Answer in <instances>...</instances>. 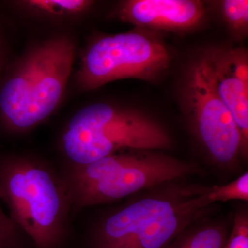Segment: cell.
<instances>
[{"instance_id":"obj_1","label":"cell","mask_w":248,"mask_h":248,"mask_svg":"<svg viewBox=\"0 0 248 248\" xmlns=\"http://www.w3.org/2000/svg\"><path fill=\"white\" fill-rule=\"evenodd\" d=\"M74 46L65 37L34 50L0 86V115L19 130L33 126L55 110L71 74Z\"/></svg>"},{"instance_id":"obj_2","label":"cell","mask_w":248,"mask_h":248,"mask_svg":"<svg viewBox=\"0 0 248 248\" xmlns=\"http://www.w3.org/2000/svg\"><path fill=\"white\" fill-rule=\"evenodd\" d=\"M195 169L184 161L148 151L112 154L90 164L75 165L66 187L75 208H86L190 175Z\"/></svg>"},{"instance_id":"obj_3","label":"cell","mask_w":248,"mask_h":248,"mask_svg":"<svg viewBox=\"0 0 248 248\" xmlns=\"http://www.w3.org/2000/svg\"><path fill=\"white\" fill-rule=\"evenodd\" d=\"M75 164L94 162L122 149H169L172 140L163 126L136 111L97 103L73 116L63 137Z\"/></svg>"},{"instance_id":"obj_4","label":"cell","mask_w":248,"mask_h":248,"mask_svg":"<svg viewBox=\"0 0 248 248\" xmlns=\"http://www.w3.org/2000/svg\"><path fill=\"white\" fill-rule=\"evenodd\" d=\"M205 208L200 198L183 197L179 189L143 197L108 217L93 248H167Z\"/></svg>"},{"instance_id":"obj_5","label":"cell","mask_w":248,"mask_h":248,"mask_svg":"<svg viewBox=\"0 0 248 248\" xmlns=\"http://www.w3.org/2000/svg\"><path fill=\"white\" fill-rule=\"evenodd\" d=\"M1 190L14 220L37 248H56L61 242L66 210L64 187L48 170L19 161L9 165Z\"/></svg>"},{"instance_id":"obj_6","label":"cell","mask_w":248,"mask_h":248,"mask_svg":"<svg viewBox=\"0 0 248 248\" xmlns=\"http://www.w3.org/2000/svg\"><path fill=\"white\" fill-rule=\"evenodd\" d=\"M169 54L159 40L140 32L99 39L86 52L79 73L86 89L125 78L152 79L169 64Z\"/></svg>"},{"instance_id":"obj_7","label":"cell","mask_w":248,"mask_h":248,"mask_svg":"<svg viewBox=\"0 0 248 248\" xmlns=\"http://www.w3.org/2000/svg\"><path fill=\"white\" fill-rule=\"evenodd\" d=\"M187 86L192 124L202 144L216 162L233 164L248 148L232 115L217 94L205 58L192 68Z\"/></svg>"},{"instance_id":"obj_8","label":"cell","mask_w":248,"mask_h":248,"mask_svg":"<svg viewBox=\"0 0 248 248\" xmlns=\"http://www.w3.org/2000/svg\"><path fill=\"white\" fill-rule=\"evenodd\" d=\"M205 58L217 94L232 115L248 148L247 53L241 49H228Z\"/></svg>"},{"instance_id":"obj_9","label":"cell","mask_w":248,"mask_h":248,"mask_svg":"<svg viewBox=\"0 0 248 248\" xmlns=\"http://www.w3.org/2000/svg\"><path fill=\"white\" fill-rule=\"evenodd\" d=\"M204 10L200 1L192 0H133L124 3L121 18L151 29H184L198 24Z\"/></svg>"},{"instance_id":"obj_10","label":"cell","mask_w":248,"mask_h":248,"mask_svg":"<svg viewBox=\"0 0 248 248\" xmlns=\"http://www.w3.org/2000/svg\"><path fill=\"white\" fill-rule=\"evenodd\" d=\"M183 197H199L208 205L214 202H226L231 200H248V174L244 173L241 177L224 186L213 187L189 186L179 188Z\"/></svg>"},{"instance_id":"obj_11","label":"cell","mask_w":248,"mask_h":248,"mask_svg":"<svg viewBox=\"0 0 248 248\" xmlns=\"http://www.w3.org/2000/svg\"><path fill=\"white\" fill-rule=\"evenodd\" d=\"M177 244L182 248H225L226 234L218 226H205L192 232Z\"/></svg>"},{"instance_id":"obj_12","label":"cell","mask_w":248,"mask_h":248,"mask_svg":"<svg viewBox=\"0 0 248 248\" xmlns=\"http://www.w3.org/2000/svg\"><path fill=\"white\" fill-rule=\"evenodd\" d=\"M32 7L55 15L74 14L89 6V1L84 0H33L28 1Z\"/></svg>"},{"instance_id":"obj_13","label":"cell","mask_w":248,"mask_h":248,"mask_svg":"<svg viewBox=\"0 0 248 248\" xmlns=\"http://www.w3.org/2000/svg\"><path fill=\"white\" fill-rule=\"evenodd\" d=\"M223 15L232 27L236 30H244L248 22L247 0H226L222 4Z\"/></svg>"},{"instance_id":"obj_14","label":"cell","mask_w":248,"mask_h":248,"mask_svg":"<svg viewBox=\"0 0 248 248\" xmlns=\"http://www.w3.org/2000/svg\"><path fill=\"white\" fill-rule=\"evenodd\" d=\"M225 248H248V218L246 213H239L234 218L231 237Z\"/></svg>"},{"instance_id":"obj_15","label":"cell","mask_w":248,"mask_h":248,"mask_svg":"<svg viewBox=\"0 0 248 248\" xmlns=\"http://www.w3.org/2000/svg\"><path fill=\"white\" fill-rule=\"evenodd\" d=\"M19 245L17 227L0 207V248H17Z\"/></svg>"},{"instance_id":"obj_16","label":"cell","mask_w":248,"mask_h":248,"mask_svg":"<svg viewBox=\"0 0 248 248\" xmlns=\"http://www.w3.org/2000/svg\"><path fill=\"white\" fill-rule=\"evenodd\" d=\"M3 68H4V49H3L2 43L0 39V75H1Z\"/></svg>"}]
</instances>
